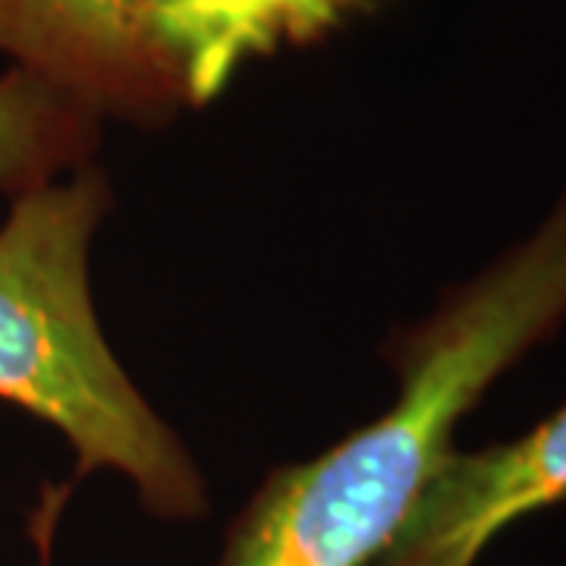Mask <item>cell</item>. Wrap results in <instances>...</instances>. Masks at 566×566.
<instances>
[{"label":"cell","instance_id":"8992f818","mask_svg":"<svg viewBox=\"0 0 566 566\" xmlns=\"http://www.w3.org/2000/svg\"><path fill=\"white\" fill-rule=\"evenodd\" d=\"M98 114L39 76L10 66L0 76V192L20 199L85 164Z\"/></svg>","mask_w":566,"mask_h":566},{"label":"cell","instance_id":"277c9868","mask_svg":"<svg viewBox=\"0 0 566 566\" xmlns=\"http://www.w3.org/2000/svg\"><path fill=\"white\" fill-rule=\"evenodd\" d=\"M566 497V403L526 438L441 465L371 566H475L506 526Z\"/></svg>","mask_w":566,"mask_h":566},{"label":"cell","instance_id":"52a82bcc","mask_svg":"<svg viewBox=\"0 0 566 566\" xmlns=\"http://www.w3.org/2000/svg\"><path fill=\"white\" fill-rule=\"evenodd\" d=\"M66 501V488H48L41 506L32 516V538L39 545V566H51V545H54V528H57V516Z\"/></svg>","mask_w":566,"mask_h":566},{"label":"cell","instance_id":"3957f363","mask_svg":"<svg viewBox=\"0 0 566 566\" xmlns=\"http://www.w3.org/2000/svg\"><path fill=\"white\" fill-rule=\"evenodd\" d=\"M151 0H0V54L88 111L158 123L186 98Z\"/></svg>","mask_w":566,"mask_h":566},{"label":"cell","instance_id":"6da1fadb","mask_svg":"<svg viewBox=\"0 0 566 566\" xmlns=\"http://www.w3.org/2000/svg\"><path fill=\"white\" fill-rule=\"evenodd\" d=\"M566 322V199L406 340L400 400L331 453L268 479L221 566H371L450 460L491 381Z\"/></svg>","mask_w":566,"mask_h":566},{"label":"cell","instance_id":"7a4b0ae2","mask_svg":"<svg viewBox=\"0 0 566 566\" xmlns=\"http://www.w3.org/2000/svg\"><path fill=\"white\" fill-rule=\"evenodd\" d=\"M104 202L95 170L13 199L0 227V400L63 431L80 469H120L148 510L192 516L202 482L95 322L85 264Z\"/></svg>","mask_w":566,"mask_h":566},{"label":"cell","instance_id":"5b68a950","mask_svg":"<svg viewBox=\"0 0 566 566\" xmlns=\"http://www.w3.org/2000/svg\"><path fill=\"white\" fill-rule=\"evenodd\" d=\"M371 0H151V32L180 66L186 98L211 102L249 57L312 44Z\"/></svg>","mask_w":566,"mask_h":566}]
</instances>
